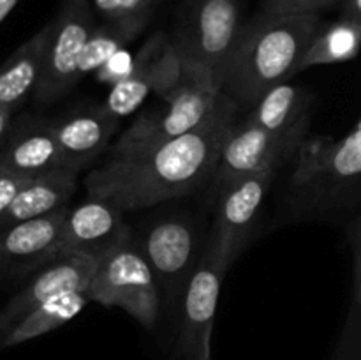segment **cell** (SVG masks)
I'll return each instance as SVG.
<instances>
[{
  "label": "cell",
  "instance_id": "obj_1",
  "mask_svg": "<svg viewBox=\"0 0 361 360\" xmlns=\"http://www.w3.org/2000/svg\"><path fill=\"white\" fill-rule=\"evenodd\" d=\"M238 102L224 94L217 112L197 129L126 161H106L85 179L88 196L133 212L185 196L214 180L222 147L236 122Z\"/></svg>",
  "mask_w": 361,
  "mask_h": 360
},
{
  "label": "cell",
  "instance_id": "obj_10",
  "mask_svg": "<svg viewBox=\"0 0 361 360\" xmlns=\"http://www.w3.org/2000/svg\"><path fill=\"white\" fill-rule=\"evenodd\" d=\"M134 239L157 279L162 299L173 302L182 296L201 260L196 224L183 215H166L150 222Z\"/></svg>",
  "mask_w": 361,
  "mask_h": 360
},
{
  "label": "cell",
  "instance_id": "obj_6",
  "mask_svg": "<svg viewBox=\"0 0 361 360\" xmlns=\"http://www.w3.org/2000/svg\"><path fill=\"white\" fill-rule=\"evenodd\" d=\"M87 295L92 302L126 311L145 328H154L161 316V289L134 235L97 261Z\"/></svg>",
  "mask_w": 361,
  "mask_h": 360
},
{
  "label": "cell",
  "instance_id": "obj_25",
  "mask_svg": "<svg viewBox=\"0 0 361 360\" xmlns=\"http://www.w3.org/2000/svg\"><path fill=\"white\" fill-rule=\"evenodd\" d=\"M342 0H261L264 13L274 14H319Z\"/></svg>",
  "mask_w": 361,
  "mask_h": 360
},
{
  "label": "cell",
  "instance_id": "obj_19",
  "mask_svg": "<svg viewBox=\"0 0 361 360\" xmlns=\"http://www.w3.org/2000/svg\"><path fill=\"white\" fill-rule=\"evenodd\" d=\"M76 187L78 175L63 168L32 176L25 182L9 210L0 219V229L69 207Z\"/></svg>",
  "mask_w": 361,
  "mask_h": 360
},
{
  "label": "cell",
  "instance_id": "obj_8",
  "mask_svg": "<svg viewBox=\"0 0 361 360\" xmlns=\"http://www.w3.org/2000/svg\"><path fill=\"white\" fill-rule=\"evenodd\" d=\"M275 173H249L217 186L214 228L207 247L226 268L231 267L249 244Z\"/></svg>",
  "mask_w": 361,
  "mask_h": 360
},
{
  "label": "cell",
  "instance_id": "obj_30",
  "mask_svg": "<svg viewBox=\"0 0 361 360\" xmlns=\"http://www.w3.org/2000/svg\"><path fill=\"white\" fill-rule=\"evenodd\" d=\"M13 109H2L0 108V147H2L4 140H6L7 133H9L11 126H13Z\"/></svg>",
  "mask_w": 361,
  "mask_h": 360
},
{
  "label": "cell",
  "instance_id": "obj_16",
  "mask_svg": "<svg viewBox=\"0 0 361 360\" xmlns=\"http://www.w3.org/2000/svg\"><path fill=\"white\" fill-rule=\"evenodd\" d=\"M62 152V168L80 175L106 152L118 119L104 106H83L51 120Z\"/></svg>",
  "mask_w": 361,
  "mask_h": 360
},
{
  "label": "cell",
  "instance_id": "obj_24",
  "mask_svg": "<svg viewBox=\"0 0 361 360\" xmlns=\"http://www.w3.org/2000/svg\"><path fill=\"white\" fill-rule=\"evenodd\" d=\"M95 16L102 21L127 20L137 16H154L161 0H88Z\"/></svg>",
  "mask_w": 361,
  "mask_h": 360
},
{
  "label": "cell",
  "instance_id": "obj_5",
  "mask_svg": "<svg viewBox=\"0 0 361 360\" xmlns=\"http://www.w3.org/2000/svg\"><path fill=\"white\" fill-rule=\"evenodd\" d=\"M240 0H185L171 42L183 73L224 88L226 71L242 30Z\"/></svg>",
  "mask_w": 361,
  "mask_h": 360
},
{
  "label": "cell",
  "instance_id": "obj_20",
  "mask_svg": "<svg viewBox=\"0 0 361 360\" xmlns=\"http://www.w3.org/2000/svg\"><path fill=\"white\" fill-rule=\"evenodd\" d=\"M51 21L23 42L0 66V108L16 112L28 95L35 94L42 74Z\"/></svg>",
  "mask_w": 361,
  "mask_h": 360
},
{
  "label": "cell",
  "instance_id": "obj_17",
  "mask_svg": "<svg viewBox=\"0 0 361 360\" xmlns=\"http://www.w3.org/2000/svg\"><path fill=\"white\" fill-rule=\"evenodd\" d=\"M59 168H62V152L51 120L23 116L13 122L0 147V169L32 179Z\"/></svg>",
  "mask_w": 361,
  "mask_h": 360
},
{
  "label": "cell",
  "instance_id": "obj_9",
  "mask_svg": "<svg viewBox=\"0 0 361 360\" xmlns=\"http://www.w3.org/2000/svg\"><path fill=\"white\" fill-rule=\"evenodd\" d=\"M228 268L208 247L201 254L180 300V321L175 339V360H212V332L219 295Z\"/></svg>",
  "mask_w": 361,
  "mask_h": 360
},
{
  "label": "cell",
  "instance_id": "obj_12",
  "mask_svg": "<svg viewBox=\"0 0 361 360\" xmlns=\"http://www.w3.org/2000/svg\"><path fill=\"white\" fill-rule=\"evenodd\" d=\"M133 236L123 210L102 198H92L69 208L59 240V256L76 254L99 261ZM56 256V258H59Z\"/></svg>",
  "mask_w": 361,
  "mask_h": 360
},
{
  "label": "cell",
  "instance_id": "obj_2",
  "mask_svg": "<svg viewBox=\"0 0 361 360\" xmlns=\"http://www.w3.org/2000/svg\"><path fill=\"white\" fill-rule=\"evenodd\" d=\"M321 25L319 14L261 13L240 30L224 92L252 106L263 94L300 71L303 55Z\"/></svg>",
  "mask_w": 361,
  "mask_h": 360
},
{
  "label": "cell",
  "instance_id": "obj_27",
  "mask_svg": "<svg viewBox=\"0 0 361 360\" xmlns=\"http://www.w3.org/2000/svg\"><path fill=\"white\" fill-rule=\"evenodd\" d=\"M27 180L28 179H25V176L13 175V173H7L0 169V219L9 210L14 198L18 196V193H20L21 187L25 186Z\"/></svg>",
  "mask_w": 361,
  "mask_h": 360
},
{
  "label": "cell",
  "instance_id": "obj_23",
  "mask_svg": "<svg viewBox=\"0 0 361 360\" xmlns=\"http://www.w3.org/2000/svg\"><path fill=\"white\" fill-rule=\"evenodd\" d=\"M152 16H137L127 18V20L102 21L101 25H97L85 46L80 64V76L83 78L85 74L104 67L109 60L118 55L120 49L126 48L145 30Z\"/></svg>",
  "mask_w": 361,
  "mask_h": 360
},
{
  "label": "cell",
  "instance_id": "obj_11",
  "mask_svg": "<svg viewBox=\"0 0 361 360\" xmlns=\"http://www.w3.org/2000/svg\"><path fill=\"white\" fill-rule=\"evenodd\" d=\"M183 80V67L171 39L157 34L145 42L129 74L116 81L102 106L115 119L133 113L154 92L166 95Z\"/></svg>",
  "mask_w": 361,
  "mask_h": 360
},
{
  "label": "cell",
  "instance_id": "obj_22",
  "mask_svg": "<svg viewBox=\"0 0 361 360\" xmlns=\"http://www.w3.org/2000/svg\"><path fill=\"white\" fill-rule=\"evenodd\" d=\"M361 49V28L349 18L319 25L314 34L305 55H303L300 71L316 66L345 62L355 59Z\"/></svg>",
  "mask_w": 361,
  "mask_h": 360
},
{
  "label": "cell",
  "instance_id": "obj_4",
  "mask_svg": "<svg viewBox=\"0 0 361 360\" xmlns=\"http://www.w3.org/2000/svg\"><path fill=\"white\" fill-rule=\"evenodd\" d=\"M224 94V88L215 81L183 73L182 83L162 95L161 104L145 109L123 131L109 148L106 161L134 159L197 129L217 112Z\"/></svg>",
  "mask_w": 361,
  "mask_h": 360
},
{
  "label": "cell",
  "instance_id": "obj_13",
  "mask_svg": "<svg viewBox=\"0 0 361 360\" xmlns=\"http://www.w3.org/2000/svg\"><path fill=\"white\" fill-rule=\"evenodd\" d=\"M97 261L66 254L39 268L37 274L0 309V341L28 313L63 292H87Z\"/></svg>",
  "mask_w": 361,
  "mask_h": 360
},
{
  "label": "cell",
  "instance_id": "obj_14",
  "mask_svg": "<svg viewBox=\"0 0 361 360\" xmlns=\"http://www.w3.org/2000/svg\"><path fill=\"white\" fill-rule=\"evenodd\" d=\"M298 147L252 126L247 120H236L229 129L215 169V186L235 176L249 173L277 172L279 166L295 159Z\"/></svg>",
  "mask_w": 361,
  "mask_h": 360
},
{
  "label": "cell",
  "instance_id": "obj_26",
  "mask_svg": "<svg viewBox=\"0 0 361 360\" xmlns=\"http://www.w3.org/2000/svg\"><path fill=\"white\" fill-rule=\"evenodd\" d=\"M348 233L353 251V274H355V293H353L351 306L361 314V210L349 219Z\"/></svg>",
  "mask_w": 361,
  "mask_h": 360
},
{
  "label": "cell",
  "instance_id": "obj_28",
  "mask_svg": "<svg viewBox=\"0 0 361 360\" xmlns=\"http://www.w3.org/2000/svg\"><path fill=\"white\" fill-rule=\"evenodd\" d=\"M334 360H361V353L358 352V348L353 344V341L348 335L342 334Z\"/></svg>",
  "mask_w": 361,
  "mask_h": 360
},
{
  "label": "cell",
  "instance_id": "obj_29",
  "mask_svg": "<svg viewBox=\"0 0 361 360\" xmlns=\"http://www.w3.org/2000/svg\"><path fill=\"white\" fill-rule=\"evenodd\" d=\"M342 16L355 21L361 28V0H342Z\"/></svg>",
  "mask_w": 361,
  "mask_h": 360
},
{
  "label": "cell",
  "instance_id": "obj_21",
  "mask_svg": "<svg viewBox=\"0 0 361 360\" xmlns=\"http://www.w3.org/2000/svg\"><path fill=\"white\" fill-rule=\"evenodd\" d=\"M88 302L90 299H88L87 292H63L51 296L7 332L6 337L0 341V352L62 327L74 316H78Z\"/></svg>",
  "mask_w": 361,
  "mask_h": 360
},
{
  "label": "cell",
  "instance_id": "obj_3",
  "mask_svg": "<svg viewBox=\"0 0 361 360\" xmlns=\"http://www.w3.org/2000/svg\"><path fill=\"white\" fill-rule=\"evenodd\" d=\"M289 210L298 217L355 215L361 208V122L341 140L307 138L295 155Z\"/></svg>",
  "mask_w": 361,
  "mask_h": 360
},
{
  "label": "cell",
  "instance_id": "obj_31",
  "mask_svg": "<svg viewBox=\"0 0 361 360\" xmlns=\"http://www.w3.org/2000/svg\"><path fill=\"white\" fill-rule=\"evenodd\" d=\"M18 4H20V0H0V25H2V21L6 20L11 13H13V9Z\"/></svg>",
  "mask_w": 361,
  "mask_h": 360
},
{
  "label": "cell",
  "instance_id": "obj_7",
  "mask_svg": "<svg viewBox=\"0 0 361 360\" xmlns=\"http://www.w3.org/2000/svg\"><path fill=\"white\" fill-rule=\"evenodd\" d=\"M88 0H66L51 20L41 81L35 88V101L51 104L69 94L80 76L85 46L97 27Z\"/></svg>",
  "mask_w": 361,
  "mask_h": 360
},
{
  "label": "cell",
  "instance_id": "obj_18",
  "mask_svg": "<svg viewBox=\"0 0 361 360\" xmlns=\"http://www.w3.org/2000/svg\"><path fill=\"white\" fill-rule=\"evenodd\" d=\"M312 97L289 81L261 95L243 120L300 148L310 129Z\"/></svg>",
  "mask_w": 361,
  "mask_h": 360
},
{
  "label": "cell",
  "instance_id": "obj_15",
  "mask_svg": "<svg viewBox=\"0 0 361 360\" xmlns=\"http://www.w3.org/2000/svg\"><path fill=\"white\" fill-rule=\"evenodd\" d=\"M69 208L0 229V267L7 277L39 270L56 260L60 232Z\"/></svg>",
  "mask_w": 361,
  "mask_h": 360
},
{
  "label": "cell",
  "instance_id": "obj_32",
  "mask_svg": "<svg viewBox=\"0 0 361 360\" xmlns=\"http://www.w3.org/2000/svg\"><path fill=\"white\" fill-rule=\"evenodd\" d=\"M4 277H7V275H6V272H4V268L0 267V279H4Z\"/></svg>",
  "mask_w": 361,
  "mask_h": 360
}]
</instances>
